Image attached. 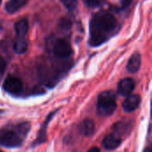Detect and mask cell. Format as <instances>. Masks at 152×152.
I'll return each mask as SVG.
<instances>
[{
	"label": "cell",
	"mask_w": 152,
	"mask_h": 152,
	"mask_svg": "<svg viewBox=\"0 0 152 152\" xmlns=\"http://www.w3.org/2000/svg\"><path fill=\"white\" fill-rule=\"evenodd\" d=\"M118 29L117 19L107 11H100L93 15L90 21L89 44L98 47L109 40Z\"/></svg>",
	"instance_id": "obj_1"
},
{
	"label": "cell",
	"mask_w": 152,
	"mask_h": 152,
	"mask_svg": "<svg viewBox=\"0 0 152 152\" xmlns=\"http://www.w3.org/2000/svg\"><path fill=\"white\" fill-rule=\"evenodd\" d=\"M117 108L115 94L112 91H102L97 100V113L101 116H111Z\"/></svg>",
	"instance_id": "obj_2"
},
{
	"label": "cell",
	"mask_w": 152,
	"mask_h": 152,
	"mask_svg": "<svg viewBox=\"0 0 152 152\" xmlns=\"http://www.w3.org/2000/svg\"><path fill=\"white\" fill-rule=\"evenodd\" d=\"M22 143V138L16 131L10 129L0 130V145L6 148H18Z\"/></svg>",
	"instance_id": "obj_3"
},
{
	"label": "cell",
	"mask_w": 152,
	"mask_h": 152,
	"mask_svg": "<svg viewBox=\"0 0 152 152\" xmlns=\"http://www.w3.org/2000/svg\"><path fill=\"white\" fill-rule=\"evenodd\" d=\"M53 53L56 57L67 58L72 55L73 51L69 42L63 39H57L53 47Z\"/></svg>",
	"instance_id": "obj_4"
},
{
	"label": "cell",
	"mask_w": 152,
	"mask_h": 152,
	"mask_svg": "<svg viewBox=\"0 0 152 152\" xmlns=\"http://www.w3.org/2000/svg\"><path fill=\"white\" fill-rule=\"evenodd\" d=\"M4 90L12 95H18L22 91V82L20 81V78L13 76V75H9L5 80L3 84Z\"/></svg>",
	"instance_id": "obj_5"
},
{
	"label": "cell",
	"mask_w": 152,
	"mask_h": 152,
	"mask_svg": "<svg viewBox=\"0 0 152 152\" xmlns=\"http://www.w3.org/2000/svg\"><path fill=\"white\" fill-rule=\"evenodd\" d=\"M135 82L131 78H126L119 82L118 86V93L121 96H128L134 90Z\"/></svg>",
	"instance_id": "obj_6"
},
{
	"label": "cell",
	"mask_w": 152,
	"mask_h": 152,
	"mask_svg": "<svg viewBox=\"0 0 152 152\" xmlns=\"http://www.w3.org/2000/svg\"><path fill=\"white\" fill-rule=\"evenodd\" d=\"M141 103V97L136 94H129L126 100L123 102V109L124 111L130 113L134 111Z\"/></svg>",
	"instance_id": "obj_7"
},
{
	"label": "cell",
	"mask_w": 152,
	"mask_h": 152,
	"mask_svg": "<svg viewBox=\"0 0 152 152\" xmlns=\"http://www.w3.org/2000/svg\"><path fill=\"white\" fill-rule=\"evenodd\" d=\"M57 111H58V110L53 111V112H52L51 114H49V115H48V116L46 117V119H45V121L44 125H42V127H41L40 131L38 132L37 137V139L35 140V142H34L33 146H36V145H38V144H41V143H43V142H45L46 141V129H47V125H48L49 122L51 121V119L53 117V116L56 114V112H57Z\"/></svg>",
	"instance_id": "obj_8"
},
{
	"label": "cell",
	"mask_w": 152,
	"mask_h": 152,
	"mask_svg": "<svg viewBox=\"0 0 152 152\" xmlns=\"http://www.w3.org/2000/svg\"><path fill=\"white\" fill-rule=\"evenodd\" d=\"M78 131L84 136H91L95 131V125L94 121L90 119H85L79 124Z\"/></svg>",
	"instance_id": "obj_9"
},
{
	"label": "cell",
	"mask_w": 152,
	"mask_h": 152,
	"mask_svg": "<svg viewBox=\"0 0 152 152\" xmlns=\"http://www.w3.org/2000/svg\"><path fill=\"white\" fill-rule=\"evenodd\" d=\"M121 144V139L115 134L107 135L102 141V146L106 150H115Z\"/></svg>",
	"instance_id": "obj_10"
},
{
	"label": "cell",
	"mask_w": 152,
	"mask_h": 152,
	"mask_svg": "<svg viewBox=\"0 0 152 152\" xmlns=\"http://www.w3.org/2000/svg\"><path fill=\"white\" fill-rule=\"evenodd\" d=\"M141 64H142V57L140 53L135 52L134 55H132V56L130 57L128 63H127V70L130 73H136L137 71H139L140 67H141Z\"/></svg>",
	"instance_id": "obj_11"
},
{
	"label": "cell",
	"mask_w": 152,
	"mask_h": 152,
	"mask_svg": "<svg viewBox=\"0 0 152 152\" xmlns=\"http://www.w3.org/2000/svg\"><path fill=\"white\" fill-rule=\"evenodd\" d=\"M14 30L18 37H24L28 30V22L27 19L18 21L14 25Z\"/></svg>",
	"instance_id": "obj_12"
},
{
	"label": "cell",
	"mask_w": 152,
	"mask_h": 152,
	"mask_svg": "<svg viewBox=\"0 0 152 152\" xmlns=\"http://www.w3.org/2000/svg\"><path fill=\"white\" fill-rule=\"evenodd\" d=\"M26 3V0H8L5 4V10L9 13H13L22 7Z\"/></svg>",
	"instance_id": "obj_13"
},
{
	"label": "cell",
	"mask_w": 152,
	"mask_h": 152,
	"mask_svg": "<svg viewBox=\"0 0 152 152\" xmlns=\"http://www.w3.org/2000/svg\"><path fill=\"white\" fill-rule=\"evenodd\" d=\"M27 47H28V44H27V40L25 39V38L18 37V39H16V41L14 42V45H13V49H14L15 53L22 54L27 50Z\"/></svg>",
	"instance_id": "obj_14"
},
{
	"label": "cell",
	"mask_w": 152,
	"mask_h": 152,
	"mask_svg": "<svg viewBox=\"0 0 152 152\" xmlns=\"http://www.w3.org/2000/svg\"><path fill=\"white\" fill-rule=\"evenodd\" d=\"M29 129H30V125L28 123H21V124H19L18 125H16V127H15V131L18 133V134L21 138H23L27 135Z\"/></svg>",
	"instance_id": "obj_15"
},
{
	"label": "cell",
	"mask_w": 152,
	"mask_h": 152,
	"mask_svg": "<svg viewBox=\"0 0 152 152\" xmlns=\"http://www.w3.org/2000/svg\"><path fill=\"white\" fill-rule=\"evenodd\" d=\"M69 11H74L77 6V0H61Z\"/></svg>",
	"instance_id": "obj_16"
},
{
	"label": "cell",
	"mask_w": 152,
	"mask_h": 152,
	"mask_svg": "<svg viewBox=\"0 0 152 152\" xmlns=\"http://www.w3.org/2000/svg\"><path fill=\"white\" fill-rule=\"evenodd\" d=\"M86 6L89 7H98L102 4V0H83Z\"/></svg>",
	"instance_id": "obj_17"
},
{
	"label": "cell",
	"mask_w": 152,
	"mask_h": 152,
	"mask_svg": "<svg viewBox=\"0 0 152 152\" xmlns=\"http://www.w3.org/2000/svg\"><path fill=\"white\" fill-rule=\"evenodd\" d=\"M60 27L62 28V29H69L70 26H71V21L65 17V18H62L61 21H60V23H59Z\"/></svg>",
	"instance_id": "obj_18"
},
{
	"label": "cell",
	"mask_w": 152,
	"mask_h": 152,
	"mask_svg": "<svg viewBox=\"0 0 152 152\" xmlns=\"http://www.w3.org/2000/svg\"><path fill=\"white\" fill-rule=\"evenodd\" d=\"M5 66H6V63H5V61L4 59V57L0 55V73L4 71Z\"/></svg>",
	"instance_id": "obj_19"
},
{
	"label": "cell",
	"mask_w": 152,
	"mask_h": 152,
	"mask_svg": "<svg viewBox=\"0 0 152 152\" xmlns=\"http://www.w3.org/2000/svg\"><path fill=\"white\" fill-rule=\"evenodd\" d=\"M88 152H101L100 151V150H99V148H97V147H93V148H91Z\"/></svg>",
	"instance_id": "obj_20"
},
{
	"label": "cell",
	"mask_w": 152,
	"mask_h": 152,
	"mask_svg": "<svg viewBox=\"0 0 152 152\" xmlns=\"http://www.w3.org/2000/svg\"><path fill=\"white\" fill-rule=\"evenodd\" d=\"M143 152H152L151 148V147H148V148H146V149L143 151Z\"/></svg>",
	"instance_id": "obj_21"
},
{
	"label": "cell",
	"mask_w": 152,
	"mask_h": 152,
	"mask_svg": "<svg viewBox=\"0 0 152 152\" xmlns=\"http://www.w3.org/2000/svg\"><path fill=\"white\" fill-rule=\"evenodd\" d=\"M0 113H2V111H1V110H0Z\"/></svg>",
	"instance_id": "obj_22"
},
{
	"label": "cell",
	"mask_w": 152,
	"mask_h": 152,
	"mask_svg": "<svg viewBox=\"0 0 152 152\" xmlns=\"http://www.w3.org/2000/svg\"><path fill=\"white\" fill-rule=\"evenodd\" d=\"M1 1H2V0H0V4H1Z\"/></svg>",
	"instance_id": "obj_23"
},
{
	"label": "cell",
	"mask_w": 152,
	"mask_h": 152,
	"mask_svg": "<svg viewBox=\"0 0 152 152\" xmlns=\"http://www.w3.org/2000/svg\"><path fill=\"white\" fill-rule=\"evenodd\" d=\"M0 152H3V151H0Z\"/></svg>",
	"instance_id": "obj_24"
}]
</instances>
